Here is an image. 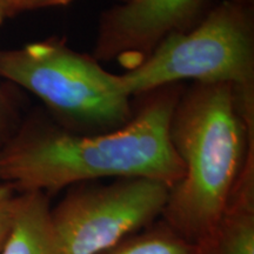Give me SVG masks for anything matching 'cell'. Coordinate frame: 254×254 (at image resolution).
I'll return each instance as SVG.
<instances>
[{"mask_svg": "<svg viewBox=\"0 0 254 254\" xmlns=\"http://www.w3.org/2000/svg\"><path fill=\"white\" fill-rule=\"evenodd\" d=\"M103 254H199V249L159 219Z\"/></svg>", "mask_w": 254, "mask_h": 254, "instance_id": "9", "label": "cell"}, {"mask_svg": "<svg viewBox=\"0 0 254 254\" xmlns=\"http://www.w3.org/2000/svg\"><path fill=\"white\" fill-rule=\"evenodd\" d=\"M0 78L39 98L51 118L75 133L116 131L134 116V98L124 90L120 74L73 50L65 38L0 50Z\"/></svg>", "mask_w": 254, "mask_h": 254, "instance_id": "4", "label": "cell"}, {"mask_svg": "<svg viewBox=\"0 0 254 254\" xmlns=\"http://www.w3.org/2000/svg\"><path fill=\"white\" fill-rule=\"evenodd\" d=\"M19 14V0H0V25Z\"/></svg>", "mask_w": 254, "mask_h": 254, "instance_id": "13", "label": "cell"}, {"mask_svg": "<svg viewBox=\"0 0 254 254\" xmlns=\"http://www.w3.org/2000/svg\"><path fill=\"white\" fill-rule=\"evenodd\" d=\"M51 207L46 193H17L12 227L0 254H58Z\"/></svg>", "mask_w": 254, "mask_h": 254, "instance_id": "8", "label": "cell"}, {"mask_svg": "<svg viewBox=\"0 0 254 254\" xmlns=\"http://www.w3.org/2000/svg\"><path fill=\"white\" fill-rule=\"evenodd\" d=\"M171 187L148 178L68 187L51 221L58 254H103L163 215Z\"/></svg>", "mask_w": 254, "mask_h": 254, "instance_id": "5", "label": "cell"}, {"mask_svg": "<svg viewBox=\"0 0 254 254\" xmlns=\"http://www.w3.org/2000/svg\"><path fill=\"white\" fill-rule=\"evenodd\" d=\"M120 78L132 98L189 80L227 84L254 125V5L236 0L212 5L195 26L170 34Z\"/></svg>", "mask_w": 254, "mask_h": 254, "instance_id": "3", "label": "cell"}, {"mask_svg": "<svg viewBox=\"0 0 254 254\" xmlns=\"http://www.w3.org/2000/svg\"><path fill=\"white\" fill-rule=\"evenodd\" d=\"M212 5V0H128L113 6L100 14L91 55L131 69L170 34L195 26Z\"/></svg>", "mask_w": 254, "mask_h": 254, "instance_id": "6", "label": "cell"}, {"mask_svg": "<svg viewBox=\"0 0 254 254\" xmlns=\"http://www.w3.org/2000/svg\"><path fill=\"white\" fill-rule=\"evenodd\" d=\"M20 124L13 98L0 85V148L11 138Z\"/></svg>", "mask_w": 254, "mask_h": 254, "instance_id": "10", "label": "cell"}, {"mask_svg": "<svg viewBox=\"0 0 254 254\" xmlns=\"http://www.w3.org/2000/svg\"><path fill=\"white\" fill-rule=\"evenodd\" d=\"M236 1L244 2V4H251V5H254V0H236Z\"/></svg>", "mask_w": 254, "mask_h": 254, "instance_id": "14", "label": "cell"}, {"mask_svg": "<svg viewBox=\"0 0 254 254\" xmlns=\"http://www.w3.org/2000/svg\"><path fill=\"white\" fill-rule=\"evenodd\" d=\"M199 254H254V148L247 154L217 227Z\"/></svg>", "mask_w": 254, "mask_h": 254, "instance_id": "7", "label": "cell"}, {"mask_svg": "<svg viewBox=\"0 0 254 254\" xmlns=\"http://www.w3.org/2000/svg\"><path fill=\"white\" fill-rule=\"evenodd\" d=\"M168 133L184 176L170 189L160 219L201 249L254 148V126L230 85L192 82L177 101Z\"/></svg>", "mask_w": 254, "mask_h": 254, "instance_id": "2", "label": "cell"}, {"mask_svg": "<svg viewBox=\"0 0 254 254\" xmlns=\"http://www.w3.org/2000/svg\"><path fill=\"white\" fill-rule=\"evenodd\" d=\"M15 194L17 192L7 184H0V251L12 227Z\"/></svg>", "mask_w": 254, "mask_h": 254, "instance_id": "11", "label": "cell"}, {"mask_svg": "<svg viewBox=\"0 0 254 254\" xmlns=\"http://www.w3.org/2000/svg\"><path fill=\"white\" fill-rule=\"evenodd\" d=\"M75 0H19V13L27 11H36V9L58 7V6H66ZM119 4L128 1V0H117Z\"/></svg>", "mask_w": 254, "mask_h": 254, "instance_id": "12", "label": "cell"}, {"mask_svg": "<svg viewBox=\"0 0 254 254\" xmlns=\"http://www.w3.org/2000/svg\"><path fill=\"white\" fill-rule=\"evenodd\" d=\"M184 87L170 84L134 97L131 122L98 134L68 131L45 110L34 111L0 148V180L17 193L49 196L103 178H148L172 187L184 165L168 127Z\"/></svg>", "mask_w": 254, "mask_h": 254, "instance_id": "1", "label": "cell"}]
</instances>
